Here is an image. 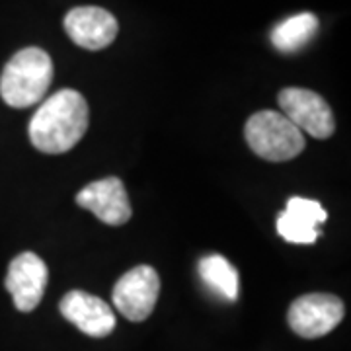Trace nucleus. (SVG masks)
<instances>
[{
  "mask_svg": "<svg viewBox=\"0 0 351 351\" xmlns=\"http://www.w3.org/2000/svg\"><path fill=\"white\" fill-rule=\"evenodd\" d=\"M88 121L90 110L84 96L76 90L64 88L41 104L29 121L27 133L38 151L63 154L86 135Z\"/></svg>",
  "mask_w": 351,
  "mask_h": 351,
  "instance_id": "f257e3e1",
  "label": "nucleus"
},
{
  "mask_svg": "<svg viewBox=\"0 0 351 351\" xmlns=\"http://www.w3.org/2000/svg\"><path fill=\"white\" fill-rule=\"evenodd\" d=\"M53 80L49 53L39 47L18 51L0 75V96L10 108H29L43 100Z\"/></svg>",
  "mask_w": 351,
  "mask_h": 351,
  "instance_id": "f03ea898",
  "label": "nucleus"
},
{
  "mask_svg": "<svg viewBox=\"0 0 351 351\" xmlns=\"http://www.w3.org/2000/svg\"><path fill=\"white\" fill-rule=\"evenodd\" d=\"M244 137L252 151L263 160L285 162L304 151V135L281 112H256L244 127Z\"/></svg>",
  "mask_w": 351,
  "mask_h": 351,
  "instance_id": "7ed1b4c3",
  "label": "nucleus"
},
{
  "mask_svg": "<svg viewBox=\"0 0 351 351\" xmlns=\"http://www.w3.org/2000/svg\"><path fill=\"white\" fill-rule=\"evenodd\" d=\"M343 302L330 293L302 295L289 306L287 322L291 330L306 339L322 338L343 320Z\"/></svg>",
  "mask_w": 351,
  "mask_h": 351,
  "instance_id": "20e7f679",
  "label": "nucleus"
},
{
  "mask_svg": "<svg viewBox=\"0 0 351 351\" xmlns=\"http://www.w3.org/2000/svg\"><path fill=\"white\" fill-rule=\"evenodd\" d=\"M281 113L299 131H304L314 138H328L336 131L334 113L328 101L306 88H285L277 96Z\"/></svg>",
  "mask_w": 351,
  "mask_h": 351,
  "instance_id": "39448f33",
  "label": "nucleus"
},
{
  "mask_svg": "<svg viewBox=\"0 0 351 351\" xmlns=\"http://www.w3.org/2000/svg\"><path fill=\"white\" fill-rule=\"evenodd\" d=\"M160 293V277L151 265H137L113 287V306L131 322L147 320L156 306Z\"/></svg>",
  "mask_w": 351,
  "mask_h": 351,
  "instance_id": "423d86ee",
  "label": "nucleus"
},
{
  "mask_svg": "<svg viewBox=\"0 0 351 351\" xmlns=\"http://www.w3.org/2000/svg\"><path fill=\"white\" fill-rule=\"evenodd\" d=\"M49 271L45 262L34 252H22L16 256L6 274V291L12 295L14 306L20 313H32L38 308L47 287Z\"/></svg>",
  "mask_w": 351,
  "mask_h": 351,
  "instance_id": "0eeeda50",
  "label": "nucleus"
},
{
  "mask_svg": "<svg viewBox=\"0 0 351 351\" xmlns=\"http://www.w3.org/2000/svg\"><path fill=\"white\" fill-rule=\"evenodd\" d=\"M76 203L110 226L125 225L133 215L125 186L115 176L88 184L76 193Z\"/></svg>",
  "mask_w": 351,
  "mask_h": 351,
  "instance_id": "6e6552de",
  "label": "nucleus"
},
{
  "mask_svg": "<svg viewBox=\"0 0 351 351\" xmlns=\"http://www.w3.org/2000/svg\"><path fill=\"white\" fill-rule=\"evenodd\" d=\"M64 29L78 47L100 51L117 38L119 24L113 14L100 6H78L64 16Z\"/></svg>",
  "mask_w": 351,
  "mask_h": 351,
  "instance_id": "1a4fd4ad",
  "label": "nucleus"
},
{
  "mask_svg": "<svg viewBox=\"0 0 351 351\" xmlns=\"http://www.w3.org/2000/svg\"><path fill=\"white\" fill-rule=\"evenodd\" d=\"M59 311L71 324H75L80 332L92 338H106L115 328L112 306L86 291L66 293L59 302Z\"/></svg>",
  "mask_w": 351,
  "mask_h": 351,
  "instance_id": "9d476101",
  "label": "nucleus"
},
{
  "mask_svg": "<svg viewBox=\"0 0 351 351\" xmlns=\"http://www.w3.org/2000/svg\"><path fill=\"white\" fill-rule=\"evenodd\" d=\"M326 219L328 213L318 201L291 197L285 211L277 217V232L293 244H314L320 237L318 226Z\"/></svg>",
  "mask_w": 351,
  "mask_h": 351,
  "instance_id": "9b49d317",
  "label": "nucleus"
},
{
  "mask_svg": "<svg viewBox=\"0 0 351 351\" xmlns=\"http://www.w3.org/2000/svg\"><path fill=\"white\" fill-rule=\"evenodd\" d=\"M318 32V18L311 12L297 14L277 24L271 32V43L281 53H295L304 47Z\"/></svg>",
  "mask_w": 351,
  "mask_h": 351,
  "instance_id": "f8f14e48",
  "label": "nucleus"
},
{
  "mask_svg": "<svg viewBox=\"0 0 351 351\" xmlns=\"http://www.w3.org/2000/svg\"><path fill=\"white\" fill-rule=\"evenodd\" d=\"M199 276L207 287L223 295L226 301H237L239 297V274L225 256L211 254L199 262Z\"/></svg>",
  "mask_w": 351,
  "mask_h": 351,
  "instance_id": "ddd939ff",
  "label": "nucleus"
}]
</instances>
